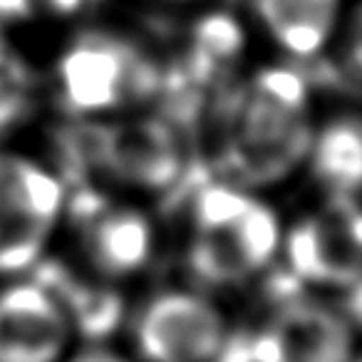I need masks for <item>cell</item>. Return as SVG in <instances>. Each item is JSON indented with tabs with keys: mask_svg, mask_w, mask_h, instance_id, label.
I'll list each match as a JSON object with an SVG mask.
<instances>
[{
	"mask_svg": "<svg viewBox=\"0 0 362 362\" xmlns=\"http://www.w3.org/2000/svg\"><path fill=\"white\" fill-rule=\"evenodd\" d=\"M313 92L293 65H266L231 95L221 154L231 179L253 192L288 181L308 159Z\"/></svg>",
	"mask_w": 362,
	"mask_h": 362,
	"instance_id": "obj_1",
	"label": "cell"
},
{
	"mask_svg": "<svg viewBox=\"0 0 362 362\" xmlns=\"http://www.w3.org/2000/svg\"><path fill=\"white\" fill-rule=\"evenodd\" d=\"M283 228L258 192L228 179L209 181L189 202L184 261L204 286H243L281 256Z\"/></svg>",
	"mask_w": 362,
	"mask_h": 362,
	"instance_id": "obj_2",
	"label": "cell"
},
{
	"mask_svg": "<svg viewBox=\"0 0 362 362\" xmlns=\"http://www.w3.org/2000/svg\"><path fill=\"white\" fill-rule=\"evenodd\" d=\"M55 95L72 119L92 122L136 112L161 85L154 57L132 37L82 30L55 60Z\"/></svg>",
	"mask_w": 362,
	"mask_h": 362,
	"instance_id": "obj_3",
	"label": "cell"
},
{
	"mask_svg": "<svg viewBox=\"0 0 362 362\" xmlns=\"http://www.w3.org/2000/svg\"><path fill=\"white\" fill-rule=\"evenodd\" d=\"M77 149L105 187L134 194L169 192L187 166L179 129L159 115L127 112L82 122Z\"/></svg>",
	"mask_w": 362,
	"mask_h": 362,
	"instance_id": "obj_4",
	"label": "cell"
},
{
	"mask_svg": "<svg viewBox=\"0 0 362 362\" xmlns=\"http://www.w3.org/2000/svg\"><path fill=\"white\" fill-rule=\"evenodd\" d=\"M62 179L33 156L0 149V278L30 273L65 216Z\"/></svg>",
	"mask_w": 362,
	"mask_h": 362,
	"instance_id": "obj_5",
	"label": "cell"
},
{
	"mask_svg": "<svg viewBox=\"0 0 362 362\" xmlns=\"http://www.w3.org/2000/svg\"><path fill=\"white\" fill-rule=\"evenodd\" d=\"M231 337L221 305L197 288H166L136 310V362H218Z\"/></svg>",
	"mask_w": 362,
	"mask_h": 362,
	"instance_id": "obj_6",
	"label": "cell"
},
{
	"mask_svg": "<svg viewBox=\"0 0 362 362\" xmlns=\"http://www.w3.org/2000/svg\"><path fill=\"white\" fill-rule=\"evenodd\" d=\"M355 322L332 303L283 296L246 337L243 362H357Z\"/></svg>",
	"mask_w": 362,
	"mask_h": 362,
	"instance_id": "obj_7",
	"label": "cell"
},
{
	"mask_svg": "<svg viewBox=\"0 0 362 362\" xmlns=\"http://www.w3.org/2000/svg\"><path fill=\"white\" fill-rule=\"evenodd\" d=\"M281 256L298 283L355 288L362 258V216L357 197L325 194L315 211L283 228Z\"/></svg>",
	"mask_w": 362,
	"mask_h": 362,
	"instance_id": "obj_8",
	"label": "cell"
},
{
	"mask_svg": "<svg viewBox=\"0 0 362 362\" xmlns=\"http://www.w3.org/2000/svg\"><path fill=\"white\" fill-rule=\"evenodd\" d=\"M65 209L72 211L82 256L97 278L119 283L149 266L156 248V228L144 209L110 202L92 192L67 199Z\"/></svg>",
	"mask_w": 362,
	"mask_h": 362,
	"instance_id": "obj_9",
	"label": "cell"
},
{
	"mask_svg": "<svg viewBox=\"0 0 362 362\" xmlns=\"http://www.w3.org/2000/svg\"><path fill=\"white\" fill-rule=\"evenodd\" d=\"M70 320L37 278L0 286V362H62L72 350Z\"/></svg>",
	"mask_w": 362,
	"mask_h": 362,
	"instance_id": "obj_10",
	"label": "cell"
},
{
	"mask_svg": "<svg viewBox=\"0 0 362 362\" xmlns=\"http://www.w3.org/2000/svg\"><path fill=\"white\" fill-rule=\"evenodd\" d=\"M266 40L293 62L320 57L340 33L345 0H251Z\"/></svg>",
	"mask_w": 362,
	"mask_h": 362,
	"instance_id": "obj_11",
	"label": "cell"
},
{
	"mask_svg": "<svg viewBox=\"0 0 362 362\" xmlns=\"http://www.w3.org/2000/svg\"><path fill=\"white\" fill-rule=\"evenodd\" d=\"M35 268V278L45 283L57 298L75 335L87 337L85 342H102L117 330V325L124 317V305L112 283L97 276L82 278L67 266L45 263V258Z\"/></svg>",
	"mask_w": 362,
	"mask_h": 362,
	"instance_id": "obj_12",
	"label": "cell"
},
{
	"mask_svg": "<svg viewBox=\"0 0 362 362\" xmlns=\"http://www.w3.org/2000/svg\"><path fill=\"white\" fill-rule=\"evenodd\" d=\"M305 164L313 179L335 197H357L362 184V127L342 115L315 127Z\"/></svg>",
	"mask_w": 362,
	"mask_h": 362,
	"instance_id": "obj_13",
	"label": "cell"
},
{
	"mask_svg": "<svg viewBox=\"0 0 362 362\" xmlns=\"http://www.w3.org/2000/svg\"><path fill=\"white\" fill-rule=\"evenodd\" d=\"M243 30L231 16H206L202 18L192 33L189 65L199 82H209L216 75H226L243 55Z\"/></svg>",
	"mask_w": 362,
	"mask_h": 362,
	"instance_id": "obj_14",
	"label": "cell"
},
{
	"mask_svg": "<svg viewBox=\"0 0 362 362\" xmlns=\"http://www.w3.org/2000/svg\"><path fill=\"white\" fill-rule=\"evenodd\" d=\"M33 107L28 70L0 42V136L11 134L25 122Z\"/></svg>",
	"mask_w": 362,
	"mask_h": 362,
	"instance_id": "obj_15",
	"label": "cell"
},
{
	"mask_svg": "<svg viewBox=\"0 0 362 362\" xmlns=\"http://www.w3.org/2000/svg\"><path fill=\"white\" fill-rule=\"evenodd\" d=\"M62 362H136V360L102 340V342H85L82 347H75V350H70L62 357Z\"/></svg>",
	"mask_w": 362,
	"mask_h": 362,
	"instance_id": "obj_16",
	"label": "cell"
},
{
	"mask_svg": "<svg viewBox=\"0 0 362 362\" xmlns=\"http://www.w3.org/2000/svg\"><path fill=\"white\" fill-rule=\"evenodd\" d=\"M87 3H90V0H37V8L45 11V13H50V16L67 18V16L80 13Z\"/></svg>",
	"mask_w": 362,
	"mask_h": 362,
	"instance_id": "obj_17",
	"label": "cell"
},
{
	"mask_svg": "<svg viewBox=\"0 0 362 362\" xmlns=\"http://www.w3.org/2000/svg\"><path fill=\"white\" fill-rule=\"evenodd\" d=\"M159 3H166V6H189V3H202V0H159Z\"/></svg>",
	"mask_w": 362,
	"mask_h": 362,
	"instance_id": "obj_18",
	"label": "cell"
}]
</instances>
